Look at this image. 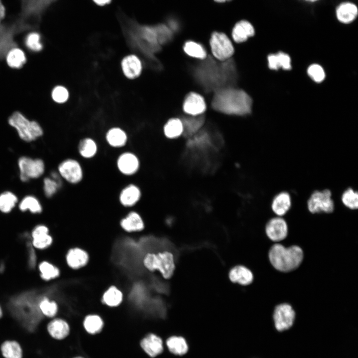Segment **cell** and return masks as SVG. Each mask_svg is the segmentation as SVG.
Wrapping results in <instances>:
<instances>
[{
	"label": "cell",
	"instance_id": "cell-1",
	"mask_svg": "<svg viewBox=\"0 0 358 358\" xmlns=\"http://www.w3.org/2000/svg\"><path fill=\"white\" fill-rule=\"evenodd\" d=\"M207 57L194 70L197 82L208 91L231 87L236 76L234 62L230 59L219 64L211 58Z\"/></svg>",
	"mask_w": 358,
	"mask_h": 358
},
{
	"label": "cell",
	"instance_id": "cell-2",
	"mask_svg": "<svg viewBox=\"0 0 358 358\" xmlns=\"http://www.w3.org/2000/svg\"><path fill=\"white\" fill-rule=\"evenodd\" d=\"M211 105L215 110L224 114L243 116L251 112L252 99L244 90L228 87L215 91Z\"/></svg>",
	"mask_w": 358,
	"mask_h": 358
},
{
	"label": "cell",
	"instance_id": "cell-3",
	"mask_svg": "<svg viewBox=\"0 0 358 358\" xmlns=\"http://www.w3.org/2000/svg\"><path fill=\"white\" fill-rule=\"evenodd\" d=\"M268 258L272 266L277 270L289 272L297 268L303 259V252L298 246L285 248L280 244L271 246Z\"/></svg>",
	"mask_w": 358,
	"mask_h": 358
},
{
	"label": "cell",
	"instance_id": "cell-4",
	"mask_svg": "<svg viewBox=\"0 0 358 358\" xmlns=\"http://www.w3.org/2000/svg\"><path fill=\"white\" fill-rule=\"evenodd\" d=\"M141 263L146 270L150 272L158 270L165 279L171 278L175 269L174 256L168 251L147 252L143 255Z\"/></svg>",
	"mask_w": 358,
	"mask_h": 358
},
{
	"label": "cell",
	"instance_id": "cell-5",
	"mask_svg": "<svg viewBox=\"0 0 358 358\" xmlns=\"http://www.w3.org/2000/svg\"><path fill=\"white\" fill-rule=\"evenodd\" d=\"M8 123L16 130L19 137L26 142L34 141L43 134L42 127L37 121L29 119L18 111L9 116Z\"/></svg>",
	"mask_w": 358,
	"mask_h": 358
},
{
	"label": "cell",
	"instance_id": "cell-6",
	"mask_svg": "<svg viewBox=\"0 0 358 358\" xmlns=\"http://www.w3.org/2000/svg\"><path fill=\"white\" fill-rule=\"evenodd\" d=\"M57 172L63 179L72 185H77L84 179L85 171L80 161L69 157L62 160L58 165Z\"/></svg>",
	"mask_w": 358,
	"mask_h": 358
},
{
	"label": "cell",
	"instance_id": "cell-7",
	"mask_svg": "<svg viewBox=\"0 0 358 358\" xmlns=\"http://www.w3.org/2000/svg\"><path fill=\"white\" fill-rule=\"evenodd\" d=\"M213 57L220 62L231 59L234 53V47L228 36L221 32H213L209 40Z\"/></svg>",
	"mask_w": 358,
	"mask_h": 358
},
{
	"label": "cell",
	"instance_id": "cell-8",
	"mask_svg": "<svg viewBox=\"0 0 358 358\" xmlns=\"http://www.w3.org/2000/svg\"><path fill=\"white\" fill-rule=\"evenodd\" d=\"M19 178L23 182L40 178L45 172V164L40 159L27 156L20 157L17 162Z\"/></svg>",
	"mask_w": 358,
	"mask_h": 358
},
{
	"label": "cell",
	"instance_id": "cell-9",
	"mask_svg": "<svg viewBox=\"0 0 358 358\" xmlns=\"http://www.w3.org/2000/svg\"><path fill=\"white\" fill-rule=\"evenodd\" d=\"M115 166L117 171L121 175L131 177L139 172L141 163L138 155L130 150L121 152L117 156Z\"/></svg>",
	"mask_w": 358,
	"mask_h": 358
},
{
	"label": "cell",
	"instance_id": "cell-10",
	"mask_svg": "<svg viewBox=\"0 0 358 358\" xmlns=\"http://www.w3.org/2000/svg\"><path fill=\"white\" fill-rule=\"evenodd\" d=\"M334 207L331 191L327 189L314 191L307 201L308 209L313 214L330 213L334 211Z\"/></svg>",
	"mask_w": 358,
	"mask_h": 358
},
{
	"label": "cell",
	"instance_id": "cell-11",
	"mask_svg": "<svg viewBox=\"0 0 358 358\" xmlns=\"http://www.w3.org/2000/svg\"><path fill=\"white\" fill-rule=\"evenodd\" d=\"M118 224L121 231L127 235L139 234L146 227L142 215L139 212L132 209L120 219Z\"/></svg>",
	"mask_w": 358,
	"mask_h": 358
},
{
	"label": "cell",
	"instance_id": "cell-12",
	"mask_svg": "<svg viewBox=\"0 0 358 358\" xmlns=\"http://www.w3.org/2000/svg\"><path fill=\"white\" fill-rule=\"evenodd\" d=\"M90 260L88 251L79 246L69 248L66 251L64 261L67 268L72 270H79L86 267Z\"/></svg>",
	"mask_w": 358,
	"mask_h": 358
},
{
	"label": "cell",
	"instance_id": "cell-13",
	"mask_svg": "<svg viewBox=\"0 0 358 358\" xmlns=\"http://www.w3.org/2000/svg\"><path fill=\"white\" fill-rule=\"evenodd\" d=\"M139 345L142 352L150 358H155L165 350L163 338L154 332H148L139 341Z\"/></svg>",
	"mask_w": 358,
	"mask_h": 358
},
{
	"label": "cell",
	"instance_id": "cell-14",
	"mask_svg": "<svg viewBox=\"0 0 358 358\" xmlns=\"http://www.w3.org/2000/svg\"><path fill=\"white\" fill-rule=\"evenodd\" d=\"M142 196L141 188L137 184L130 182L120 190L118 200L123 207L132 209L140 201Z\"/></svg>",
	"mask_w": 358,
	"mask_h": 358
},
{
	"label": "cell",
	"instance_id": "cell-15",
	"mask_svg": "<svg viewBox=\"0 0 358 358\" xmlns=\"http://www.w3.org/2000/svg\"><path fill=\"white\" fill-rule=\"evenodd\" d=\"M273 320L277 330L282 331L290 328L293 324L295 312L287 303L277 305L274 310Z\"/></svg>",
	"mask_w": 358,
	"mask_h": 358
},
{
	"label": "cell",
	"instance_id": "cell-16",
	"mask_svg": "<svg viewBox=\"0 0 358 358\" xmlns=\"http://www.w3.org/2000/svg\"><path fill=\"white\" fill-rule=\"evenodd\" d=\"M46 329L50 336L57 341L66 339L71 331L68 321L60 316L49 319L47 323Z\"/></svg>",
	"mask_w": 358,
	"mask_h": 358
},
{
	"label": "cell",
	"instance_id": "cell-17",
	"mask_svg": "<svg viewBox=\"0 0 358 358\" xmlns=\"http://www.w3.org/2000/svg\"><path fill=\"white\" fill-rule=\"evenodd\" d=\"M265 231L269 239L277 242L283 240L286 237L288 226L283 218L277 216L270 219L267 222Z\"/></svg>",
	"mask_w": 358,
	"mask_h": 358
},
{
	"label": "cell",
	"instance_id": "cell-18",
	"mask_svg": "<svg viewBox=\"0 0 358 358\" xmlns=\"http://www.w3.org/2000/svg\"><path fill=\"white\" fill-rule=\"evenodd\" d=\"M125 294L124 291L114 284L109 285L102 293L101 303L109 308L120 307L124 302Z\"/></svg>",
	"mask_w": 358,
	"mask_h": 358
},
{
	"label": "cell",
	"instance_id": "cell-19",
	"mask_svg": "<svg viewBox=\"0 0 358 358\" xmlns=\"http://www.w3.org/2000/svg\"><path fill=\"white\" fill-rule=\"evenodd\" d=\"M184 112L191 116L202 115L206 109V104L200 94L191 92L185 97L182 106Z\"/></svg>",
	"mask_w": 358,
	"mask_h": 358
},
{
	"label": "cell",
	"instance_id": "cell-20",
	"mask_svg": "<svg viewBox=\"0 0 358 358\" xmlns=\"http://www.w3.org/2000/svg\"><path fill=\"white\" fill-rule=\"evenodd\" d=\"M32 245L36 249H45L51 246L53 242V238L49 234V230L45 225H37L31 233Z\"/></svg>",
	"mask_w": 358,
	"mask_h": 358
},
{
	"label": "cell",
	"instance_id": "cell-21",
	"mask_svg": "<svg viewBox=\"0 0 358 358\" xmlns=\"http://www.w3.org/2000/svg\"><path fill=\"white\" fill-rule=\"evenodd\" d=\"M82 325L86 333L90 336H94L102 331L105 322L100 314L97 313H90L84 316Z\"/></svg>",
	"mask_w": 358,
	"mask_h": 358
},
{
	"label": "cell",
	"instance_id": "cell-22",
	"mask_svg": "<svg viewBox=\"0 0 358 358\" xmlns=\"http://www.w3.org/2000/svg\"><path fill=\"white\" fill-rule=\"evenodd\" d=\"M253 25L248 20H241L235 24L232 30V37L236 43L244 42L255 35Z\"/></svg>",
	"mask_w": 358,
	"mask_h": 358
},
{
	"label": "cell",
	"instance_id": "cell-23",
	"mask_svg": "<svg viewBox=\"0 0 358 358\" xmlns=\"http://www.w3.org/2000/svg\"><path fill=\"white\" fill-rule=\"evenodd\" d=\"M105 141L112 148L121 149L127 145L128 137L126 132L119 127H112L109 129L105 135Z\"/></svg>",
	"mask_w": 358,
	"mask_h": 358
},
{
	"label": "cell",
	"instance_id": "cell-24",
	"mask_svg": "<svg viewBox=\"0 0 358 358\" xmlns=\"http://www.w3.org/2000/svg\"><path fill=\"white\" fill-rule=\"evenodd\" d=\"M358 9L357 5L351 2L346 1L341 3L336 9L337 19L344 24H349L357 18Z\"/></svg>",
	"mask_w": 358,
	"mask_h": 358
},
{
	"label": "cell",
	"instance_id": "cell-25",
	"mask_svg": "<svg viewBox=\"0 0 358 358\" xmlns=\"http://www.w3.org/2000/svg\"><path fill=\"white\" fill-rule=\"evenodd\" d=\"M121 67L124 75L130 79L138 77L142 71L141 62L140 59L134 55L125 57L121 62Z\"/></svg>",
	"mask_w": 358,
	"mask_h": 358
},
{
	"label": "cell",
	"instance_id": "cell-26",
	"mask_svg": "<svg viewBox=\"0 0 358 358\" xmlns=\"http://www.w3.org/2000/svg\"><path fill=\"white\" fill-rule=\"evenodd\" d=\"M77 151L79 156L85 160L94 158L99 152V146L96 141L90 137H85L79 142Z\"/></svg>",
	"mask_w": 358,
	"mask_h": 358
},
{
	"label": "cell",
	"instance_id": "cell-27",
	"mask_svg": "<svg viewBox=\"0 0 358 358\" xmlns=\"http://www.w3.org/2000/svg\"><path fill=\"white\" fill-rule=\"evenodd\" d=\"M165 346L169 352L177 356L185 355L188 350V345L185 339L179 336H171L165 340Z\"/></svg>",
	"mask_w": 358,
	"mask_h": 358
},
{
	"label": "cell",
	"instance_id": "cell-28",
	"mask_svg": "<svg viewBox=\"0 0 358 358\" xmlns=\"http://www.w3.org/2000/svg\"><path fill=\"white\" fill-rule=\"evenodd\" d=\"M7 66L13 69H20L27 62L26 55L24 50L18 47L11 48L5 55Z\"/></svg>",
	"mask_w": 358,
	"mask_h": 358
},
{
	"label": "cell",
	"instance_id": "cell-29",
	"mask_svg": "<svg viewBox=\"0 0 358 358\" xmlns=\"http://www.w3.org/2000/svg\"><path fill=\"white\" fill-rule=\"evenodd\" d=\"M291 199L290 194L286 191H282L273 198L271 207L272 211L278 216L285 215L290 209Z\"/></svg>",
	"mask_w": 358,
	"mask_h": 358
},
{
	"label": "cell",
	"instance_id": "cell-30",
	"mask_svg": "<svg viewBox=\"0 0 358 358\" xmlns=\"http://www.w3.org/2000/svg\"><path fill=\"white\" fill-rule=\"evenodd\" d=\"M63 186V179L57 171H53L43 180V191L48 198L56 195Z\"/></svg>",
	"mask_w": 358,
	"mask_h": 358
},
{
	"label": "cell",
	"instance_id": "cell-31",
	"mask_svg": "<svg viewBox=\"0 0 358 358\" xmlns=\"http://www.w3.org/2000/svg\"><path fill=\"white\" fill-rule=\"evenodd\" d=\"M183 127V134L186 137H191L200 130L204 123L205 118L202 115L191 116L181 119Z\"/></svg>",
	"mask_w": 358,
	"mask_h": 358
},
{
	"label": "cell",
	"instance_id": "cell-32",
	"mask_svg": "<svg viewBox=\"0 0 358 358\" xmlns=\"http://www.w3.org/2000/svg\"><path fill=\"white\" fill-rule=\"evenodd\" d=\"M229 277L233 282L247 285L251 284L254 278L252 271L243 266L233 268L229 273Z\"/></svg>",
	"mask_w": 358,
	"mask_h": 358
},
{
	"label": "cell",
	"instance_id": "cell-33",
	"mask_svg": "<svg viewBox=\"0 0 358 358\" xmlns=\"http://www.w3.org/2000/svg\"><path fill=\"white\" fill-rule=\"evenodd\" d=\"M38 305L42 315L49 319L58 316L60 312V306L58 302L47 297L41 298Z\"/></svg>",
	"mask_w": 358,
	"mask_h": 358
},
{
	"label": "cell",
	"instance_id": "cell-34",
	"mask_svg": "<svg viewBox=\"0 0 358 358\" xmlns=\"http://www.w3.org/2000/svg\"><path fill=\"white\" fill-rule=\"evenodd\" d=\"M0 350L4 358H22L23 351L20 344L15 340H5L0 345Z\"/></svg>",
	"mask_w": 358,
	"mask_h": 358
},
{
	"label": "cell",
	"instance_id": "cell-35",
	"mask_svg": "<svg viewBox=\"0 0 358 358\" xmlns=\"http://www.w3.org/2000/svg\"><path fill=\"white\" fill-rule=\"evenodd\" d=\"M268 67L270 69L277 70L280 68L284 70H290L291 60L290 57L283 52L276 54H270L268 57Z\"/></svg>",
	"mask_w": 358,
	"mask_h": 358
},
{
	"label": "cell",
	"instance_id": "cell-36",
	"mask_svg": "<svg viewBox=\"0 0 358 358\" xmlns=\"http://www.w3.org/2000/svg\"><path fill=\"white\" fill-rule=\"evenodd\" d=\"M40 275L45 281H50L58 278L61 273L60 268L48 261H44L38 266Z\"/></svg>",
	"mask_w": 358,
	"mask_h": 358
},
{
	"label": "cell",
	"instance_id": "cell-37",
	"mask_svg": "<svg viewBox=\"0 0 358 358\" xmlns=\"http://www.w3.org/2000/svg\"><path fill=\"white\" fill-rule=\"evenodd\" d=\"M165 135L169 139H175L183 134V127L181 119L173 118L169 119L164 126Z\"/></svg>",
	"mask_w": 358,
	"mask_h": 358
},
{
	"label": "cell",
	"instance_id": "cell-38",
	"mask_svg": "<svg viewBox=\"0 0 358 358\" xmlns=\"http://www.w3.org/2000/svg\"><path fill=\"white\" fill-rule=\"evenodd\" d=\"M183 50L186 55L197 59L204 60L207 57V52L203 45L192 40L185 42Z\"/></svg>",
	"mask_w": 358,
	"mask_h": 358
},
{
	"label": "cell",
	"instance_id": "cell-39",
	"mask_svg": "<svg viewBox=\"0 0 358 358\" xmlns=\"http://www.w3.org/2000/svg\"><path fill=\"white\" fill-rule=\"evenodd\" d=\"M20 211H29L33 214H38L42 212V206L39 200L34 196L28 195L23 197L18 205Z\"/></svg>",
	"mask_w": 358,
	"mask_h": 358
},
{
	"label": "cell",
	"instance_id": "cell-40",
	"mask_svg": "<svg viewBox=\"0 0 358 358\" xmlns=\"http://www.w3.org/2000/svg\"><path fill=\"white\" fill-rule=\"evenodd\" d=\"M16 195L9 191L0 193V211L3 213L10 212L17 203Z\"/></svg>",
	"mask_w": 358,
	"mask_h": 358
},
{
	"label": "cell",
	"instance_id": "cell-41",
	"mask_svg": "<svg viewBox=\"0 0 358 358\" xmlns=\"http://www.w3.org/2000/svg\"><path fill=\"white\" fill-rule=\"evenodd\" d=\"M24 45L28 50L33 52H39L43 49L40 34L37 32L29 33L25 37Z\"/></svg>",
	"mask_w": 358,
	"mask_h": 358
},
{
	"label": "cell",
	"instance_id": "cell-42",
	"mask_svg": "<svg viewBox=\"0 0 358 358\" xmlns=\"http://www.w3.org/2000/svg\"><path fill=\"white\" fill-rule=\"evenodd\" d=\"M342 201L348 208L355 210L358 207V194L352 188H348L342 194Z\"/></svg>",
	"mask_w": 358,
	"mask_h": 358
},
{
	"label": "cell",
	"instance_id": "cell-43",
	"mask_svg": "<svg viewBox=\"0 0 358 358\" xmlns=\"http://www.w3.org/2000/svg\"><path fill=\"white\" fill-rule=\"evenodd\" d=\"M69 94L68 90L62 86L55 87L51 92L52 99L56 103H63L67 101Z\"/></svg>",
	"mask_w": 358,
	"mask_h": 358
},
{
	"label": "cell",
	"instance_id": "cell-44",
	"mask_svg": "<svg viewBox=\"0 0 358 358\" xmlns=\"http://www.w3.org/2000/svg\"><path fill=\"white\" fill-rule=\"evenodd\" d=\"M307 73L309 77L317 83L322 82L325 77L323 69L318 64H313L309 66Z\"/></svg>",
	"mask_w": 358,
	"mask_h": 358
},
{
	"label": "cell",
	"instance_id": "cell-45",
	"mask_svg": "<svg viewBox=\"0 0 358 358\" xmlns=\"http://www.w3.org/2000/svg\"><path fill=\"white\" fill-rule=\"evenodd\" d=\"M27 248L28 251V263L29 267L31 268H33L35 267L36 263V257L35 252L33 248V247L31 243L27 245Z\"/></svg>",
	"mask_w": 358,
	"mask_h": 358
},
{
	"label": "cell",
	"instance_id": "cell-46",
	"mask_svg": "<svg viewBox=\"0 0 358 358\" xmlns=\"http://www.w3.org/2000/svg\"><path fill=\"white\" fill-rule=\"evenodd\" d=\"M96 5L103 6L111 3L112 0H92Z\"/></svg>",
	"mask_w": 358,
	"mask_h": 358
},
{
	"label": "cell",
	"instance_id": "cell-47",
	"mask_svg": "<svg viewBox=\"0 0 358 358\" xmlns=\"http://www.w3.org/2000/svg\"><path fill=\"white\" fill-rule=\"evenodd\" d=\"M214 0L215 2H218V3H222V2H225L226 1H230L231 0Z\"/></svg>",
	"mask_w": 358,
	"mask_h": 358
},
{
	"label": "cell",
	"instance_id": "cell-48",
	"mask_svg": "<svg viewBox=\"0 0 358 358\" xmlns=\"http://www.w3.org/2000/svg\"><path fill=\"white\" fill-rule=\"evenodd\" d=\"M72 358H86L83 355H76V356L73 357Z\"/></svg>",
	"mask_w": 358,
	"mask_h": 358
},
{
	"label": "cell",
	"instance_id": "cell-49",
	"mask_svg": "<svg viewBox=\"0 0 358 358\" xmlns=\"http://www.w3.org/2000/svg\"><path fill=\"white\" fill-rule=\"evenodd\" d=\"M3 311L1 307L0 306V319H1L3 317Z\"/></svg>",
	"mask_w": 358,
	"mask_h": 358
},
{
	"label": "cell",
	"instance_id": "cell-50",
	"mask_svg": "<svg viewBox=\"0 0 358 358\" xmlns=\"http://www.w3.org/2000/svg\"><path fill=\"white\" fill-rule=\"evenodd\" d=\"M306 0V1H309V2H313L316 1H317V0Z\"/></svg>",
	"mask_w": 358,
	"mask_h": 358
}]
</instances>
